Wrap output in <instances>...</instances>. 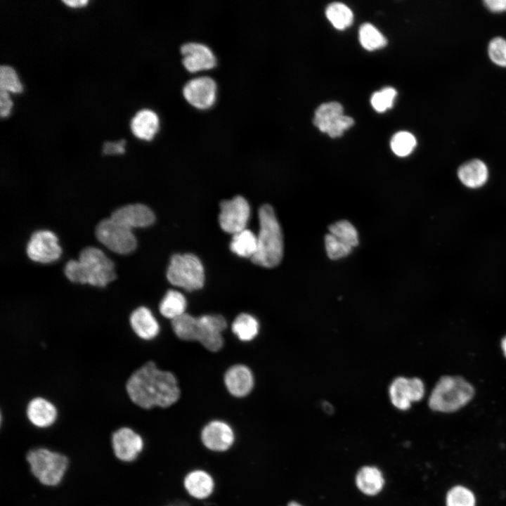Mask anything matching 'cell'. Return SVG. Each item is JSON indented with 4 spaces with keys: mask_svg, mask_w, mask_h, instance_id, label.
Here are the masks:
<instances>
[{
    "mask_svg": "<svg viewBox=\"0 0 506 506\" xmlns=\"http://www.w3.org/2000/svg\"><path fill=\"white\" fill-rule=\"evenodd\" d=\"M126 389L131 401L145 409L169 407L176 403L180 396L175 376L170 372L160 370L152 361L131 374L126 382Z\"/></svg>",
    "mask_w": 506,
    "mask_h": 506,
    "instance_id": "cell-1",
    "label": "cell"
},
{
    "mask_svg": "<svg viewBox=\"0 0 506 506\" xmlns=\"http://www.w3.org/2000/svg\"><path fill=\"white\" fill-rule=\"evenodd\" d=\"M65 276L72 283L105 287L116 278L113 262L94 247H87L78 260L69 261L64 268Z\"/></svg>",
    "mask_w": 506,
    "mask_h": 506,
    "instance_id": "cell-2",
    "label": "cell"
},
{
    "mask_svg": "<svg viewBox=\"0 0 506 506\" xmlns=\"http://www.w3.org/2000/svg\"><path fill=\"white\" fill-rule=\"evenodd\" d=\"M176 335L183 340H197L207 349L217 351L221 349L223 339L221 332L227 323L221 315H203L194 317L188 313L171 320Z\"/></svg>",
    "mask_w": 506,
    "mask_h": 506,
    "instance_id": "cell-3",
    "label": "cell"
},
{
    "mask_svg": "<svg viewBox=\"0 0 506 506\" xmlns=\"http://www.w3.org/2000/svg\"><path fill=\"white\" fill-rule=\"evenodd\" d=\"M260 228L257 249L251 258L257 265L273 268L278 265L283 254V240L280 224L273 207L262 205L259 211Z\"/></svg>",
    "mask_w": 506,
    "mask_h": 506,
    "instance_id": "cell-4",
    "label": "cell"
},
{
    "mask_svg": "<svg viewBox=\"0 0 506 506\" xmlns=\"http://www.w3.org/2000/svg\"><path fill=\"white\" fill-rule=\"evenodd\" d=\"M474 394L472 386L460 377H442L429 397V408L435 411L451 413L465 406Z\"/></svg>",
    "mask_w": 506,
    "mask_h": 506,
    "instance_id": "cell-5",
    "label": "cell"
},
{
    "mask_svg": "<svg viewBox=\"0 0 506 506\" xmlns=\"http://www.w3.org/2000/svg\"><path fill=\"white\" fill-rule=\"evenodd\" d=\"M31 472L42 484L53 486L63 478L67 468V458L57 452L39 448L27 455Z\"/></svg>",
    "mask_w": 506,
    "mask_h": 506,
    "instance_id": "cell-6",
    "label": "cell"
},
{
    "mask_svg": "<svg viewBox=\"0 0 506 506\" xmlns=\"http://www.w3.org/2000/svg\"><path fill=\"white\" fill-rule=\"evenodd\" d=\"M167 278L173 285L193 291L204 285V268L200 260L194 254H175L171 259Z\"/></svg>",
    "mask_w": 506,
    "mask_h": 506,
    "instance_id": "cell-7",
    "label": "cell"
},
{
    "mask_svg": "<svg viewBox=\"0 0 506 506\" xmlns=\"http://www.w3.org/2000/svg\"><path fill=\"white\" fill-rule=\"evenodd\" d=\"M96 236L103 245L117 254H129L136 247V239L131 230L111 218L97 225Z\"/></svg>",
    "mask_w": 506,
    "mask_h": 506,
    "instance_id": "cell-8",
    "label": "cell"
},
{
    "mask_svg": "<svg viewBox=\"0 0 506 506\" xmlns=\"http://www.w3.org/2000/svg\"><path fill=\"white\" fill-rule=\"evenodd\" d=\"M217 84L209 76H199L188 80L182 88L185 100L193 108L205 110L216 102Z\"/></svg>",
    "mask_w": 506,
    "mask_h": 506,
    "instance_id": "cell-9",
    "label": "cell"
},
{
    "mask_svg": "<svg viewBox=\"0 0 506 506\" xmlns=\"http://www.w3.org/2000/svg\"><path fill=\"white\" fill-rule=\"evenodd\" d=\"M424 394V382L418 377H397L389 387L390 401L400 410H408L412 403L422 400Z\"/></svg>",
    "mask_w": 506,
    "mask_h": 506,
    "instance_id": "cell-10",
    "label": "cell"
},
{
    "mask_svg": "<svg viewBox=\"0 0 506 506\" xmlns=\"http://www.w3.org/2000/svg\"><path fill=\"white\" fill-rule=\"evenodd\" d=\"M219 224L223 231L235 234L246 228L250 208L247 201L242 196H236L220 204Z\"/></svg>",
    "mask_w": 506,
    "mask_h": 506,
    "instance_id": "cell-11",
    "label": "cell"
},
{
    "mask_svg": "<svg viewBox=\"0 0 506 506\" xmlns=\"http://www.w3.org/2000/svg\"><path fill=\"white\" fill-rule=\"evenodd\" d=\"M62 249L57 236L50 231L34 232L27 244V254L29 258L42 264L51 263L59 259Z\"/></svg>",
    "mask_w": 506,
    "mask_h": 506,
    "instance_id": "cell-12",
    "label": "cell"
},
{
    "mask_svg": "<svg viewBox=\"0 0 506 506\" xmlns=\"http://www.w3.org/2000/svg\"><path fill=\"white\" fill-rule=\"evenodd\" d=\"M181 63L190 73L211 70L216 66L217 60L212 49L198 41H188L180 47Z\"/></svg>",
    "mask_w": 506,
    "mask_h": 506,
    "instance_id": "cell-13",
    "label": "cell"
},
{
    "mask_svg": "<svg viewBox=\"0 0 506 506\" xmlns=\"http://www.w3.org/2000/svg\"><path fill=\"white\" fill-rule=\"evenodd\" d=\"M112 446L115 456L124 462L134 460L143 448L141 436L129 427L116 430L112 436Z\"/></svg>",
    "mask_w": 506,
    "mask_h": 506,
    "instance_id": "cell-14",
    "label": "cell"
},
{
    "mask_svg": "<svg viewBox=\"0 0 506 506\" xmlns=\"http://www.w3.org/2000/svg\"><path fill=\"white\" fill-rule=\"evenodd\" d=\"M110 218L126 228H145L152 225L155 219L152 210L142 204H132L118 208Z\"/></svg>",
    "mask_w": 506,
    "mask_h": 506,
    "instance_id": "cell-15",
    "label": "cell"
},
{
    "mask_svg": "<svg viewBox=\"0 0 506 506\" xmlns=\"http://www.w3.org/2000/svg\"><path fill=\"white\" fill-rule=\"evenodd\" d=\"M202 441L210 450L223 451L228 449L234 441L231 427L222 421H212L202 432Z\"/></svg>",
    "mask_w": 506,
    "mask_h": 506,
    "instance_id": "cell-16",
    "label": "cell"
},
{
    "mask_svg": "<svg viewBox=\"0 0 506 506\" xmlns=\"http://www.w3.org/2000/svg\"><path fill=\"white\" fill-rule=\"evenodd\" d=\"M224 382L230 394L235 397H243L252 391L254 377L247 366L235 365L226 371Z\"/></svg>",
    "mask_w": 506,
    "mask_h": 506,
    "instance_id": "cell-17",
    "label": "cell"
},
{
    "mask_svg": "<svg viewBox=\"0 0 506 506\" xmlns=\"http://www.w3.org/2000/svg\"><path fill=\"white\" fill-rule=\"evenodd\" d=\"M129 322L133 331L140 338L150 340L159 333L160 326L150 310L145 306L136 309L131 314Z\"/></svg>",
    "mask_w": 506,
    "mask_h": 506,
    "instance_id": "cell-18",
    "label": "cell"
},
{
    "mask_svg": "<svg viewBox=\"0 0 506 506\" xmlns=\"http://www.w3.org/2000/svg\"><path fill=\"white\" fill-rule=\"evenodd\" d=\"M26 412L30 422L40 428L50 427L57 418V410L55 406L41 397L31 400L27 405Z\"/></svg>",
    "mask_w": 506,
    "mask_h": 506,
    "instance_id": "cell-19",
    "label": "cell"
},
{
    "mask_svg": "<svg viewBox=\"0 0 506 506\" xmlns=\"http://www.w3.org/2000/svg\"><path fill=\"white\" fill-rule=\"evenodd\" d=\"M130 126L136 137L151 141L159 130L160 119L155 111L144 108L136 112L131 121Z\"/></svg>",
    "mask_w": 506,
    "mask_h": 506,
    "instance_id": "cell-20",
    "label": "cell"
},
{
    "mask_svg": "<svg viewBox=\"0 0 506 506\" xmlns=\"http://www.w3.org/2000/svg\"><path fill=\"white\" fill-rule=\"evenodd\" d=\"M458 176L465 186L476 188L486 183L488 172L487 167L482 161L474 159L462 164L458 169Z\"/></svg>",
    "mask_w": 506,
    "mask_h": 506,
    "instance_id": "cell-21",
    "label": "cell"
},
{
    "mask_svg": "<svg viewBox=\"0 0 506 506\" xmlns=\"http://www.w3.org/2000/svg\"><path fill=\"white\" fill-rule=\"evenodd\" d=\"M184 486L190 495L202 499L208 497L212 493L214 481L212 476L207 472L195 470L190 472L186 476Z\"/></svg>",
    "mask_w": 506,
    "mask_h": 506,
    "instance_id": "cell-22",
    "label": "cell"
},
{
    "mask_svg": "<svg viewBox=\"0 0 506 506\" xmlns=\"http://www.w3.org/2000/svg\"><path fill=\"white\" fill-rule=\"evenodd\" d=\"M356 484L358 489L365 495L377 494L384 485V478L381 472L375 467H362L356 477Z\"/></svg>",
    "mask_w": 506,
    "mask_h": 506,
    "instance_id": "cell-23",
    "label": "cell"
},
{
    "mask_svg": "<svg viewBox=\"0 0 506 506\" xmlns=\"http://www.w3.org/2000/svg\"><path fill=\"white\" fill-rule=\"evenodd\" d=\"M343 107L337 102L321 104L315 111L313 124L322 132L327 133L344 115Z\"/></svg>",
    "mask_w": 506,
    "mask_h": 506,
    "instance_id": "cell-24",
    "label": "cell"
},
{
    "mask_svg": "<svg viewBox=\"0 0 506 506\" xmlns=\"http://www.w3.org/2000/svg\"><path fill=\"white\" fill-rule=\"evenodd\" d=\"M186 299L181 292L169 290L162 299L159 310L164 317L172 320L186 313Z\"/></svg>",
    "mask_w": 506,
    "mask_h": 506,
    "instance_id": "cell-25",
    "label": "cell"
},
{
    "mask_svg": "<svg viewBox=\"0 0 506 506\" xmlns=\"http://www.w3.org/2000/svg\"><path fill=\"white\" fill-rule=\"evenodd\" d=\"M230 248L240 257L252 258L257 249V237L250 230L245 228L233 235Z\"/></svg>",
    "mask_w": 506,
    "mask_h": 506,
    "instance_id": "cell-26",
    "label": "cell"
},
{
    "mask_svg": "<svg viewBox=\"0 0 506 506\" xmlns=\"http://www.w3.org/2000/svg\"><path fill=\"white\" fill-rule=\"evenodd\" d=\"M259 329L257 320L248 313L238 315L232 323L233 332L244 342L252 340L258 335Z\"/></svg>",
    "mask_w": 506,
    "mask_h": 506,
    "instance_id": "cell-27",
    "label": "cell"
},
{
    "mask_svg": "<svg viewBox=\"0 0 506 506\" xmlns=\"http://www.w3.org/2000/svg\"><path fill=\"white\" fill-rule=\"evenodd\" d=\"M325 14L327 18L337 30H344L349 27L353 20L351 9L345 4L334 2L327 6Z\"/></svg>",
    "mask_w": 506,
    "mask_h": 506,
    "instance_id": "cell-28",
    "label": "cell"
},
{
    "mask_svg": "<svg viewBox=\"0 0 506 506\" xmlns=\"http://www.w3.org/2000/svg\"><path fill=\"white\" fill-rule=\"evenodd\" d=\"M359 41L362 46L368 51L381 48L387 43L384 35L370 23H364L361 26Z\"/></svg>",
    "mask_w": 506,
    "mask_h": 506,
    "instance_id": "cell-29",
    "label": "cell"
},
{
    "mask_svg": "<svg viewBox=\"0 0 506 506\" xmlns=\"http://www.w3.org/2000/svg\"><path fill=\"white\" fill-rule=\"evenodd\" d=\"M330 233L342 243L354 247L358 244V235L356 228L348 221L341 220L329 226Z\"/></svg>",
    "mask_w": 506,
    "mask_h": 506,
    "instance_id": "cell-30",
    "label": "cell"
},
{
    "mask_svg": "<svg viewBox=\"0 0 506 506\" xmlns=\"http://www.w3.org/2000/svg\"><path fill=\"white\" fill-rule=\"evenodd\" d=\"M446 506H476V498L468 488L455 486L446 493Z\"/></svg>",
    "mask_w": 506,
    "mask_h": 506,
    "instance_id": "cell-31",
    "label": "cell"
},
{
    "mask_svg": "<svg viewBox=\"0 0 506 506\" xmlns=\"http://www.w3.org/2000/svg\"><path fill=\"white\" fill-rule=\"evenodd\" d=\"M417 144L415 136L408 131L395 134L391 140L392 151L399 157H405L412 153Z\"/></svg>",
    "mask_w": 506,
    "mask_h": 506,
    "instance_id": "cell-32",
    "label": "cell"
},
{
    "mask_svg": "<svg viewBox=\"0 0 506 506\" xmlns=\"http://www.w3.org/2000/svg\"><path fill=\"white\" fill-rule=\"evenodd\" d=\"M0 90L20 93L22 91V84L15 70L8 65L0 66Z\"/></svg>",
    "mask_w": 506,
    "mask_h": 506,
    "instance_id": "cell-33",
    "label": "cell"
},
{
    "mask_svg": "<svg viewBox=\"0 0 506 506\" xmlns=\"http://www.w3.org/2000/svg\"><path fill=\"white\" fill-rule=\"evenodd\" d=\"M396 96V91L394 88H384L372 94L370 100L372 106L377 112H384L392 107Z\"/></svg>",
    "mask_w": 506,
    "mask_h": 506,
    "instance_id": "cell-34",
    "label": "cell"
},
{
    "mask_svg": "<svg viewBox=\"0 0 506 506\" xmlns=\"http://www.w3.org/2000/svg\"><path fill=\"white\" fill-rule=\"evenodd\" d=\"M325 245L327 256L332 260L345 257L352 250V247L342 243L330 233L325 235Z\"/></svg>",
    "mask_w": 506,
    "mask_h": 506,
    "instance_id": "cell-35",
    "label": "cell"
},
{
    "mask_svg": "<svg viewBox=\"0 0 506 506\" xmlns=\"http://www.w3.org/2000/svg\"><path fill=\"white\" fill-rule=\"evenodd\" d=\"M488 55L494 63L506 67V40L502 37L493 39L488 45Z\"/></svg>",
    "mask_w": 506,
    "mask_h": 506,
    "instance_id": "cell-36",
    "label": "cell"
},
{
    "mask_svg": "<svg viewBox=\"0 0 506 506\" xmlns=\"http://www.w3.org/2000/svg\"><path fill=\"white\" fill-rule=\"evenodd\" d=\"M124 140L117 142H105L103 144V152L105 155L122 154L124 153Z\"/></svg>",
    "mask_w": 506,
    "mask_h": 506,
    "instance_id": "cell-37",
    "label": "cell"
},
{
    "mask_svg": "<svg viewBox=\"0 0 506 506\" xmlns=\"http://www.w3.org/2000/svg\"><path fill=\"white\" fill-rule=\"evenodd\" d=\"M13 102L8 91L0 90V115L1 117H7L11 112Z\"/></svg>",
    "mask_w": 506,
    "mask_h": 506,
    "instance_id": "cell-38",
    "label": "cell"
},
{
    "mask_svg": "<svg viewBox=\"0 0 506 506\" xmlns=\"http://www.w3.org/2000/svg\"><path fill=\"white\" fill-rule=\"evenodd\" d=\"M484 4L494 12L506 11V0H486Z\"/></svg>",
    "mask_w": 506,
    "mask_h": 506,
    "instance_id": "cell-39",
    "label": "cell"
},
{
    "mask_svg": "<svg viewBox=\"0 0 506 506\" xmlns=\"http://www.w3.org/2000/svg\"><path fill=\"white\" fill-rule=\"evenodd\" d=\"M63 3L71 7H79L84 6L88 3L87 0H63Z\"/></svg>",
    "mask_w": 506,
    "mask_h": 506,
    "instance_id": "cell-40",
    "label": "cell"
},
{
    "mask_svg": "<svg viewBox=\"0 0 506 506\" xmlns=\"http://www.w3.org/2000/svg\"><path fill=\"white\" fill-rule=\"evenodd\" d=\"M322 407L323 410H325L327 413H331L333 411L332 406L327 401L323 402Z\"/></svg>",
    "mask_w": 506,
    "mask_h": 506,
    "instance_id": "cell-41",
    "label": "cell"
},
{
    "mask_svg": "<svg viewBox=\"0 0 506 506\" xmlns=\"http://www.w3.org/2000/svg\"><path fill=\"white\" fill-rule=\"evenodd\" d=\"M501 346H502V351L504 352V354L506 357V337H505L502 339V342H501Z\"/></svg>",
    "mask_w": 506,
    "mask_h": 506,
    "instance_id": "cell-42",
    "label": "cell"
},
{
    "mask_svg": "<svg viewBox=\"0 0 506 506\" xmlns=\"http://www.w3.org/2000/svg\"><path fill=\"white\" fill-rule=\"evenodd\" d=\"M287 506H301V505L296 502H291L288 504Z\"/></svg>",
    "mask_w": 506,
    "mask_h": 506,
    "instance_id": "cell-43",
    "label": "cell"
},
{
    "mask_svg": "<svg viewBox=\"0 0 506 506\" xmlns=\"http://www.w3.org/2000/svg\"><path fill=\"white\" fill-rule=\"evenodd\" d=\"M170 506H186V505H182V504H179V505H170Z\"/></svg>",
    "mask_w": 506,
    "mask_h": 506,
    "instance_id": "cell-44",
    "label": "cell"
}]
</instances>
